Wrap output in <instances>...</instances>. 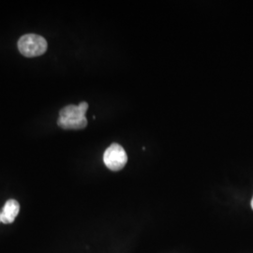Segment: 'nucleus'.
<instances>
[{"label": "nucleus", "instance_id": "obj_6", "mask_svg": "<svg viewBox=\"0 0 253 253\" xmlns=\"http://www.w3.org/2000/svg\"><path fill=\"white\" fill-rule=\"evenodd\" d=\"M0 222H2V221H1V213H0Z\"/></svg>", "mask_w": 253, "mask_h": 253}, {"label": "nucleus", "instance_id": "obj_4", "mask_svg": "<svg viewBox=\"0 0 253 253\" xmlns=\"http://www.w3.org/2000/svg\"><path fill=\"white\" fill-rule=\"evenodd\" d=\"M20 211V205L16 200H9L6 202L1 213V221L3 223H12Z\"/></svg>", "mask_w": 253, "mask_h": 253}, {"label": "nucleus", "instance_id": "obj_1", "mask_svg": "<svg viewBox=\"0 0 253 253\" xmlns=\"http://www.w3.org/2000/svg\"><path fill=\"white\" fill-rule=\"evenodd\" d=\"M88 109V104L84 101L79 105H68L59 113L57 121L58 126L65 129H82L87 125L85 113Z\"/></svg>", "mask_w": 253, "mask_h": 253}, {"label": "nucleus", "instance_id": "obj_2", "mask_svg": "<svg viewBox=\"0 0 253 253\" xmlns=\"http://www.w3.org/2000/svg\"><path fill=\"white\" fill-rule=\"evenodd\" d=\"M20 53L27 57H35L44 54L47 50V42L43 37L37 34H26L18 42Z\"/></svg>", "mask_w": 253, "mask_h": 253}, {"label": "nucleus", "instance_id": "obj_5", "mask_svg": "<svg viewBox=\"0 0 253 253\" xmlns=\"http://www.w3.org/2000/svg\"><path fill=\"white\" fill-rule=\"evenodd\" d=\"M252 208H253V200H252Z\"/></svg>", "mask_w": 253, "mask_h": 253}, {"label": "nucleus", "instance_id": "obj_3", "mask_svg": "<svg viewBox=\"0 0 253 253\" xmlns=\"http://www.w3.org/2000/svg\"><path fill=\"white\" fill-rule=\"evenodd\" d=\"M103 162L111 171H119L127 163V156L124 148L118 144L110 145L103 155Z\"/></svg>", "mask_w": 253, "mask_h": 253}]
</instances>
